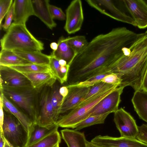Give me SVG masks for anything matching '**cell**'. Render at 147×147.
<instances>
[{
	"mask_svg": "<svg viewBox=\"0 0 147 147\" xmlns=\"http://www.w3.org/2000/svg\"><path fill=\"white\" fill-rule=\"evenodd\" d=\"M140 35L120 27L94 37L71 64L68 85L78 84L103 71L123 54V48L130 47Z\"/></svg>",
	"mask_w": 147,
	"mask_h": 147,
	"instance_id": "6da1fadb",
	"label": "cell"
},
{
	"mask_svg": "<svg viewBox=\"0 0 147 147\" xmlns=\"http://www.w3.org/2000/svg\"><path fill=\"white\" fill-rule=\"evenodd\" d=\"M123 54L106 69L119 75L122 80L119 86H129L141 90L143 79L147 67V33H141L129 47L123 48Z\"/></svg>",
	"mask_w": 147,
	"mask_h": 147,
	"instance_id": "7a4b0ae2",
	"label": "cell"
},
{
	"mask_svg": "<svg viewBox=\"0 0 147 147\" xmlns=\"http://www.w3.org/2000/svg\"><path fill=\"white\" fill-rule=\"evenodd\" d=\"M1 49L37 50L44 49L43 43L36 39L26 25L11 24L0 40Z\"/></svg>",
	"mask_w": 147,
	"mask_h": 147,
	"instance_id": "3957f363",
	"label": "cell"
},
{
	"mask_svg": "<svg viewBox=\"0 0 147 147\" xmlns=\"http://www.w3.org/2000/svg\"><path fill=\"white\" fill-rule=\"evenodd\" d=\"M0 92L22 109L34 124L36 123L38 92L32 87L10 88L0 86Z\"/></svg>",
	"mask_w": 147,
	"mask_h": 147,
	"instance_id": "277c9868",
	"label": "cell"
},
{
	"mask_svg": "<svg viewBox=\"0 0 147 147\" xmlns=\"http://www.w3.org/2000/svg\"><path fill=\"white\" fill-rule=\"evenodd\" d=\"M0 133L11 147H25L28 137L25 129L12 115L4 110Z\"/></svg>",
	"mask_w": 147,
	"mask_h": 147,
	"instance_id": "5b68a950",
	"label": "cell"
},
{
	"mask_svg": "<svg viewBox=\"0 0 147 147\" xmlns=\"http://www.w3.org/2000/svg\"><path fill=\"white\" fill-rule=\"evenodd\" d=\"M116 88L110 89L92 98L85 103L70 110L67 113L60 116L56 123L59 127L74 129L75 126L88 117L89 112L99 101Z\"/></svg>",
	"mask_w": 147,
	"mask_h": 147,
	"instance_id": "8992f818",
	"label": "cell"
},
{
	"mask_svg": "<svg viewBox=\"0 0 147 147\" xmlns=\"http://www.w3.org/2000/svg\"><path fill=\"white\" fill-rule=\"evenodd\" d=\"M86 1L89 5L102 14L118 21L137 26L131 16L127 15L120 9L116 6L115 1L87 0Z\"/></svg>",
	"mask_w": 147,
	"mask_h": 147,
	"instance_id": "52a82bcc",
	"label": "cell"
},
{
	"mask_svg": "<svg viewBox=\"0 0 147 147\" xmlns=\"http://www.w3.org/2000/svg\"><path fill=\"white\" fill-rule=\"evenodd\" d=\"M50 88H44L39 98L36 123L42 126H49L56 123L59 118L55 112L51 103Z\"/></svg>",
	"mask_w": 147,
	"mask_h": 147,
	"instance_id": "ba28073f",
	"label": "cell"
},
{
	"mask_svg": "<svg viewBox=\"0 0 147 147\" xmlns=\"http://www.w3.org/2000/svg\"><path fill=\"white\" fill-rule=\"evenodd\" d=\"M114 121L121 137L135 139L138 132L135 120L130 114L122 108L114 114Z\"/></svg>",
	"mask_w": 147,
	"mask_h": 147,
	"instance_id": "9c48e42d",
	"label": "cell"
},
{
	"mask_svg": "<svg viewBox=\"0 0 147 147\" xmlns=\"http://www.w3.org/2000/svg\"><path fill=\"white\" fill-rule=\"evenodd\" d=\"M124 87L118 86L99 101L89 112L88 117L109 113L118 109Z\"/></svg>",
	"mask_w": 147,
	"mask_h": 147,
	"instance_id": "30bf717a",
	"label": "cell"
},
{
	"mask_svg": "<svg viewBox=\"0 0 147 147\" xmlns=\"http://www.w3.org/2000/svg\"><path fill=\"white\" fill-rule=\"evenodd\" d=\"M66 21L64 26L69 34H74L80 30L84 19L82 2L72 1L66 10Z\"/></svg>",
	"mask_w": 147,
	"mask_h": 147,
	"instance_id": "8fae6325",
	"label": "cell"
},
{
	"mask_svg": "<svg viewBox=\"0 0 147 147\" xmlns=\"http://www.w3.org/2000/svg\"><path fill=\"white\" fill-rule=\"evenodd\" d=\"M0 86L10 88L32 87L30 80L22 73L7 66L0 65Z\"/></svg>",
	"mask_w": 147,
	"mask_h": 147,
	"instance_id": "7c38bea8",
	"label": "cell"
},
{
	"mask_svg": "<svg viewBox=\"0 0 147 147\" xmlns=\"http://www.w3.org/2000/svg\"><path fill=\"white\" fill-rule=\"evenodd\" d=\"M128 11L137 26L143 29L147 28V3L142 0L120 1Z\"/></svg>",
	"mask_w": 147,
	"mask_h": 147,
	"instance_id": "4fadbf2b",
	"label": "cell"
},
{
	"mask_svg": "<svg viewBox=\"0 0 147 147\" xmlns=\"http://www.w3.org/2000/svg\"><path fill=\"white\" fill-rule=\"evenodd\" d=\"M103 147H147V144L136 138L123 137H114L108 136L98 135L91 141Z\"/></svg>",
	"mask_w": 147,
	"mask_h": 147,
	"instance_id": "5bb4252c",
	"label": "cell"
},
{
	"mask_svg": "<svg viewBox=\"0 0 147 147\" xmlns=\"http://www.w3.org/2000/svg\"><path fill=\"white\" fill-rule=\"evenodd\" d=\"M69 89L67 95L64 98L59 113H64L77 107L88 93L91 87H78L66 86Z\"/></svg>",
	"mask_w": 147,
	"mask_h": 147,
	"instance_id": "9a60e30c",
	"label": "cell"
},
{
	"mask_svg": "<svg viewBox=\"0 0 147 147\" xmlns=\"http://www.w3.org/2000/svg\"><path fill=\"white\" fill-rule=\"evenodd\" d=\"M0 96L2 99L3 110L13 115L19 121L27 132L29 138L34 123L22 109L5 96L2 93L0 92Z\"/></svg>",
	"mask_w": 147,
	"mask_h": 147,
	"instance_id": "2e32d148",
	"label": "cell"
},
{
	"mask_svg": "<svg viewBox=\"0 0 147 147\" xmlns=\"http://www.w3.org/2000/svg\"><path fill=\"white\" fill-rule=\"evenodd\" d=\"M30 82L32 87L38 92L46 87H52L57 79L51 71L33 73H22Z\"/></svg>",
	"mask_w": 147,
	"mask_h": 147,
	"instance_id": "e0dca14e",
	"label": "cell"
},
{
	"mask_svg": "<svg viewBox=\"0 0 147 147\" xmlns=\"http://www.w3.org/2000/svg\"><path fill=\"white\" fill-rule=\"evenodd\" d=\"M13 23L26 25L29 17L34 15L31 0H15Z\"/></svg>",
	"mask_w": 147,
	"mask_h": 147,
	"instance_id": "ac0fdd59",
	"label": "cell"
},
{
	"mask_svg": "<svg viewBox=\"0 0 147 147\" xmlns=\"http://www.w3.org/2000/svg\"><path fill=\"white\" fill-rule=\"evenodd\" d=\"M49 0H32L34 15L39 18L51 29L55 27L56 24L49 10Z\"/></svg>",
	"mask_w": 147,
	"mask_h": 147,
	"instance_id": "d6986e66",
	"label": "cell"
},
{
	"mask_svg": "<svg viewBox=\"0 0 147 147\" xmlns=\"http://www.w3.org/2000/svg\"><path fill=\"white\" fill-rule=\"evenodd\" d=\"M61 132L68 147H87V141L83 132L69 129H62Z\"/></svg>",
	"mask_w": 147,
	"mask_h": 147,
	"instance_id": "ffe728a7",
	"label": "cell"
},
{
	"mask_svg": "<svg viewBox=\"0 0 147 147\" xmlns=\"http://www.w3.org/2000/svg\"><path fill=\"white\" fill-rule=\"evenodd\" d=\"M58 47L56 51H53L51 55L59 60L63 59L67 64L70 65L77 55L73 50L67 42L66 38L63 36L61 37L58 42Z\"/></svg>",
	"mask_w": 147,
	"mask_h": 147,
	"instance_id": "44dd1931",
	"label": "cell"
},
{
	"mask_svg": "<svg viewBox=\"0 0 147 147\" xmlns=\"http://www.w3.org/2000/svg\"><path fill=\"white\" fill-rule=\"evenodd\" d=\"M17 55L32 63L49 65L51 56L44 54L40 51L15 50Z\"/></svg>",
	"mask_w": 147,
	"mask_h": 147,
	"instance_id": "7402d4cb",
	"label": "cell"
},
{
	"mask_svg": "<svg viewBox=\"0 0 147 147\" xmlns=\"http://www.w3.org/2000/svg\"><path fill=\"white\" fill-rule=\"evenodd\" d=\"M131 102L140 118L147 123V92L135 91Z\"/></svg>",
	"mask_w": 147,
	"mask_h": 147,
	"instance_id": "603a6c76",
	"label": "cell"
},
{
	"mask_svg": "<svg viewBox=\"0 0 147 147\" xmlns=\"http://www.w3.org/2000/svg\"><path fill=\"white\" fill-rule=\"evenodd\" d=\"M59 127L56 123L47 126H42L36 123L34 124L25 146L30 145L58 131Z\"/></svg>",
	"mask_w": 147,
	"mask_h": 147,
	"instance_id": "cb8c5ba5",
	"label": "cell"
},
{
	"mask_svg": "<svg viewBox=\"0 0 147 147\" xmlns=\"http://www.w3.org/2000/svg\"><path fill=\"white\" fill-rule=\"evenodd\" d=\"M31 63L23 59L13 51L1 49L0 53V65L7 67Z\"/></svg>",
	"mask_w": 147,
	"mask_h": 147,
	"instance_id": "d4e9b609",
	"label": "cell"
},
{
	"mask_svg": "<svg viewBox=\"0 0 147 147\" xmlns=\"http://www.w3.org/2000/svg\"><path fill=\"white\" fill-rule=\"evenodd\" d=\"M118 86H119L117 85L108 84L102 82L96 84L91 87L88 93L83 98L80 104L77 107L87 102L91 98L98 94L106 92L111 89L116 88Z\"/></svg>",
	"mask_w": 147,
	"mask_h": 147,
	"instance_id": "484cf974",
	"label": "cell"
},
{
	"mask_svg": "<svg viewBox=\"0 0 147 147\" xmlns=\"http://www.w3.org/2000/svg\"><path fill=\"white\" fill-rule=\"evenodd\" d=\"M61 135L57 131L45 138L25 147H55L61 142Z\"/></svg>",
	"mask_w": 147,
	"mask_h": 147,
	"instance_id": "4316f807",
	"label": "cell"
},
{
	"mask_svg": "<svg viewBox=\"0 0 147 147\" xmlns=\"http://www.w3.org/2000/svg\"><path fill=\"white\" fill-rule=\"evenodd\" d=\"M9 67L21 73H33L51 71L49 65H39L32 63Z\"/></svg>",
	"mask_w": 147,
	"mask_h": 147,
	"instance_id": "83f0119b",
	"label": "cell"
},
{
	"mask_svg": "<svg viewBox=\"0 0 147 147\" xmlns=\"http://www.w3.org/2000/svg\"><path fill=\"white\" fill-rule=\"evenodd\" d=\"M110 114L108 113L89 116L76 125L74 129L78 131L94 125L104 123L106 119Z\"/></svg>",
	"mask_w": 147,
	"mask_h": 147,
	"instance_id": "f1b7e54d",
	"label": "cell"
},
{
	"mask_svg": "<svg viewBox=\"0 0 147 147\" xmlns=\"http://www.w3.org/2000/svg\"><path fill=\"white\" fill-rule=\"evenodd\" d=\"M66 38L68 45L77 55L85 48L88 42L86 37L83 35L69 36Z\"/></svg>",
	"mask_w": 147,
	"mask_h": 147,
	"instance_id": "f546056e",
	"label": "cell"
},
{
	"mask_svg": "<svg viewBox=\"0 0 147 147\" xmlns=\"http://www.w3.org/2000/svg\"><path fill=\"white\" fill-rule=\"evenodd\" d=\"M53 86L51 91V102L55 112L59 117V112L64 98L59 92L60 87L57 85Z\"/></svg>",
	"mask_w": 147,
	"mask_h": 147,
	"instance_id": "4dcf8cb0",
	"label": "cell"
},
{
	"mask_svg": "<svg viewBox=\"0 0 147 147\" xmlns=\"http://www.w3.org/2000/svg\"><path fill=\"white\" fill-rule=\"evenodd\" d=\"M50 55L51 58L49 65L52 73L61 84L67 82V78L61 71V65L59 63V60L54 57Z\"/></svg>",
	"mask_w": 147,
	"mask_h": 147,
	"instance_id": "1f68e13d",
	"label": "cell"
},
{
	"mask_svg": "<svg viewBox=\"0 0 147 147\" xmlns=\"http://www.w3.org/2000/svg\"><path fill=\"white\" fill-rule=\"evenodd\" d=\"M110 73H98L86 80L78 84L68 85L78 87H91L101 82V80L104 77Z\"/></svg>",
	"mask_w": 147,
	"mask_h": 147,
	"instance_id": "d6a6232c",
	"label": "cell"
},
{
	"mask_svg": "<svg viewBox=\"0 0 147 147\" xmlns=\"http://www.w3.org/2000/svg\"><path fill=\"white\" fill-rule=\"evenodd\" d=\"M13 0H0V26L2 21L9 11L13 4Z\"/></svg>",
	"mask_w": 147,
	"mask_h": 147,
	"instance_id": "836d02e7",
	"label": "cell"
},
{
	"mask_svg": "<svg viewBox=\"0 0 147 147\" xmlns=\"http://www.w3.org/2000/svg\"><path fill=\"white\" fill-rule=\"evenodd\" d=\"M122 80L119 74L111 73L106 76L101 80V82L108 84L117 85L119 86L121 84Z\"/></svg>",
	"mask_w": 147,
	"mask_h": 147,
	"instance_id": "e575fe53",
	"label": "cell"
},
{
	"mask_svg": "<svg viewBox=\"0 0 147 147\" xmlns=\"http://www.w3.org/2000/svg\"><path fill=\"white\" fill-rule=\"evenodd\" d=\"M49 8L51 16L53 19H56L61 20H65V14L60 8L49 4Z\"/></svg>",
	"mask_w": 147,
	"mask_h": 147,
	"instance_id": "d590c367",
	"label": "cell"
},
{
	"mask_svg": "<svg viewBox=\"0 0 147 147\" xmlns=\"http://www.w3.org/2000/svg\"><path fill=\"white\" fill-rule=\"evenodd\" d=\"M138 132L136 138L147 144V124H142L138 126Z\"/></svg>",
	"mask_w": 147,
	"mask_h": 147,
	"instance_id": "8d00e7d4",
	"label": "cell"
},
{
	"mask_svg": "<svg viewBox=\"0 0 147 147\" xmlns=\"http://www.w3.org/2000/svg\"><path fill=\"white\" fill-rule=\"evenodd\" d=\"M14 15V6L13 3L9 11L6 15L5 21L2 26L4 30H7L11 24L12 20H13Z\"/></svg>",
	"mask_w": 147,
	"mask_h": 147,
	"instance_id": "74e56055",
	"label": "cell"
},
{
	"mask_svg": "<svg viewBox=\"0 0 147 147\" xmlns=\"http://www.w3.org/2000/svg\"><path fill=\"white\" fill-rule=\"evenodd\" d=\"M141 89V90L147 92V67L143 79Z\"/></svg>",
	"mask_w": 147,
	"mask_h": 147,
	"instance_id": "f35d334b",
	"label": "cell"
},
{
	"mask_svg": "<svg viewBox=\"0 0 147 147\" xmlns=\"http://www.w3.org/2000/svg\"><path fill=\"white\" fill-rule=\"evenodd\" d=\"M59 92L60 94L64 98L68 94L69 92V89L67 86H62L60 87Z\"/></svg>",
	"mask_w": 147,
	"mask_h": 147,
	"instance_id": "ab89813d",
	"label": "cell"
},
{
	"mask_svg": "<svg viewBox=\"0 0 147 147\" xmlns=\"http://www.w3.org/2000/svg\"><path fill=\"white\" fill-rule=\"evenodd\" d=\"M50 47L53 51H56L58 48V43L55 42H52L50 44Z\"/></svg>",
	"mask_w": 147,
	"mask_h": 147,
	"instance_id": "60d3db41",
	"label": "cell"
},
{
	"mask_svg": "<svg viewBox=\"0 0 147 147\" xmlns=\"http://www.w3.org/2000/svg\"><path fill=\"white\" fill-rule=\"evenodd\" d=\"M87 147H103L95 144L91 142H89L87 141Z\"/></svg>",
	"mask_w": 147,
	"mask_h": 147,
	"instance_id": "b9f144b4",
	"label": "cell"
},
{
	"mask_svg": "<svg viewBox=\"0 0 147 147\" xmlns=\"http://www.w3.org/2000/svg\"><path fill=\"white\" fill-rule=\"evenodd\" d=\"M59 63L61 66H64L67 64L66 61L63 59H60L59 60Z\"/></svg>",
	"mask_w": 147,
	"mask_h": 147,
	"instance_id": "7bdbcfd3",
	"label": "cell"
},
{
	"mask_svg": "<svg viewBox=\"0 0 147 147\" xmlns=\"http://www.w3.org/2000/svg\"><path fill=\"white\" fill-rule=\"evenodd\" d=\"M55 147H59V144H57Z\"/></svg>",
	"mask_w": 147,
	"mask_h": 147,
	"instance_id": "ee69618b",
	"label": "cell"
},
{
	"mask_svg": "<svg viewBox=\"0 0 147 147\" xmlns=\"http://www.w3.org/2000/svg\"><path fill=\"white\" fill-rule=\"evenodd\" d=\"M146 32L147 33V30Z\"/></svg>",
	"mask_w": 147,
	"mask_h": 147,
	"instance_id": "f6af8a7d",
	"label": "cell"
}]
</instances>
